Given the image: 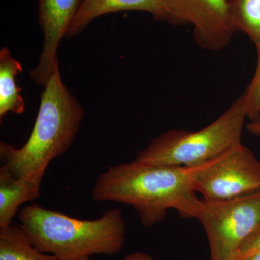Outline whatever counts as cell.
Listing matches in <instances>:
<instances>
[{
    "mask_svg": "<svg viewBox=\"0 0 260 260\" xmlns=\"http://www.w3.org/2000/svg\"><path fill=\"white\" fill-rule=\"evenodd\" d=\"M195 42L203 49L220 51L235 32L228 0H177Z\"/></svg>",
    "mask_w": 260,
    "mask_h": 260,
    "instance_id": "cell-8",
    "label": "cell"
},
{
    "mask_svg": "<svg viewBox=\"0 0 260 260\" xmlns=\"http://www.w3.org/2000/svg\"><path fill=\"white\" fill-rule=\"evenodd\" d=\"M40 185L15 177L5 166L0 167V228L13 223L20 205L39 198Z\"/></svg>",
    "mask_w": 260,
    "mask_h": 260,
    "instance_id": "cell-10",
    "label": "cell"
},
{
    "mask_svg": "<svg viewBox=\"0 0 260 260\" xmlns=\"http://www.w3.org/2000/svg\"><path fill=\"white\" fill-rule=\"evenodd\" d=\"M0 260H59L38 250L21 225L14 223L0 228Z\"/></svg>",
    "mask_w": 260,
    "mask_h": 260,
    "instance_id": "cell-12",
    "label": "cell"
},
{
    "mask_svg": "<svg viewBox=\"0 0 260 260\" xmlns=\"http://www.w3.org/2000/svg\"><path fill=\"white\" fill-rule=\"evenodd\" d=\"M248 131L253 135H260V119L250 121L246 126Z\"/></svg>",
    "mask_w": 260,
    "mask_h": 260,
    "instance_id": "cell-17",
    "label": "cell"
},
{
    "mask_svg": "<svg viewBox=\"0 0 260 260\" xmlns=\"http://www.w3.org/2000/svg\"><path fill=\"white\" fill-rule=\"evenodd\" d=\"M260 253V223L239 246L234 260H243Z\"/></svg>",
    "mask_w": 260,
    "mask_h": 260,
    "instance_id": "cell-15",
    "label": "cell"
},
{
    "mask_svg": "<svg viewBox=\"0 0 260 260\" xmlns=\"http://www.w3.org/2000/svg\"><path fill=\"white\" fill-rule=\"evenodd\" d=\"M20 225L38 250L59 260L114 255L125 242L126 223L119 209H109L95 220H80L40 205L24 207Z\"/></svg>",
    "mask_w": 260,
    "mask_h": 260,
    "instance_id": "cell-3",
    "label": "cell"
},
{
    "mask_svg": "<svg viewBox=\"0 0 260 260\" xmlns=\"http://www.w3.org/2000/svg\"><path fill=\"white\" fill-rule=\"evenodd\" d=\"M80 260H90L89 258H84ZM122 260H155L153 256L150 255V254H147V253L140 252H134L133 254H128Z\"/></svg>",
    "mask_w": 260,
    "mask_h": 260,
    "instance_id": "cell-16",
    "label": "cell"
},
{
    "mask_svg": "<svg viewBox=\"0 0 260 260\" xmlns=\"http://www.w3.org/2000/svg\"><path fill=\"white\" fill-rule=\"evenodd\" d=\"M233 26L249 37L260 58V0H228Z\"/></svg>",
    "mask_w": 260,
    "mask_h": 260,
    "instance_id": "cell-13",
    "label": "cell"
},
{
    "mask_svg": "<svg viewBox=\"0 0 260 260\" xmlns=\"http://www.w3.org/2000/svg\"><path fill=\"white\" fill-rule=\"evenodd\" d=\"M242 95L245 103L248 119L250 121L255 120L260 112V58L257 59L254 76Z\"/></svg>",
    "mask_w": 260,
    "mask_h": 260,
    "instance_id": "cell-14",
    "label": "cell"
},
{
    "mask_svg": "<svg viewBox=\"0 0 260 260\" xmlns=\"http://www.w3.org/2000/svg\"><path fill=\"white\" fill-rule=\"evenodd\" d=\"M202 200L198 220L208 237L210 260H234L239 246L260 223V192L221 201Z\"/></svg>",
    "mask_w": 260,
    "mask_h": 260,
    "instance_id": "cell-5",
    "label": "cell"
},
{
    "mask_svg": "<svg viewBox=\"0 0 260 260\" xmlns=\"http://www.w3.org/2000/svg\"><path fill=\"white\" fill-rule=\"evenodd\" d=\"M38 16L44 40L38 64L30 73L34 83L45 87L56 64L57 50L73 19L85 0H37Z\"/></svg>",
    "mask_w": 260,
    "mask_h": 260,
    "instance_id": "cell-7",
    "label": "cell"
},
{
    "mask_svg": "<svg viewBox=\"0 0 260 260\" xmlns=\"http://www.w3.org/2000/svg\"><path fill=\"white\" fill-rule=\"evenodd\" d=\"M243 260H260V253H257V254H254V255L248 256V257Z\"/></svg>",
    "mask_w": 260,
    "mask_h": 260,
    "instance_id": "cell-18",
    "label": "cell"
},
{
    "mask_svg": "<svg viewBox=\"0 0 260 260\" xmlns=\"http://www.w3.org/2000/svg\"><path fill=\"white\" fill-rule=\"evenodd\" d=\"M260 119V112H259V116H258L257 119ZM255 120H256V119H255Z\"/></svg>",
    "mask_w": 260,
    "mask_h": 260,
    "instance_id": "cell-19",
    "label": "cell"
},
{
    "mask_svg": "<svg viewBox=\"0 0 260 260\" xmlns=\"http://www.w3.org/2000/svg\"><path fill=\"white\" fill-rule=\"evenodd\" d=\"M247 113L242 95L216 120L198 131L171 129L151 140L135 161L151 166L191 167L210 161L242 143Z\"/></svg>",
    "mask_w": 260,
    "mask_h": 260,
    "instance_id": "cell-4",
    "label": "cell"
},
{
    "mask_svg": "<svg viewBox=\"0 0 260 260\" xmlns=\"http://www.w3.org/2000/svg\"><path fill=\"white\" fill-rule=\"evenodd\" d=\"M20 61L13 58L8 47L0 50V119L8 112L23 114L25 103L21 95V88L16 84L18 73L23 71Z\"/></svg>",
    "mask_w": 260,
    "mask_h": 260,
    "instance_id": "cell-11",
    "label": "cell"
},
{
    "mask_svg": "<svg viewBox=\"0 0 260 260\" xmlns=\"http://www.w3.org/2000/svg\"><path fill=\"white\" fill-rule=\"evenodd\" d=\"M209 162L167 167L133 160L112 166L98 177L92 198L97 202L129 205L146 228L162 222L171 209L177 210L183 218L198 220L203 202L195 189V179Z\"/></svg>",
    "mask_w": 260,
    "mask_h": 260,
    "instance_id": "cell-1",
    "label": "cell"
},
{
    "mask_svg": "<svg viewBox=\"0 0 260 260\" xmlns=\"http://www.w3.org/2000/svg\"><path fill=\"white\" fill-rule=\"evenodd\" d=\"M203 200L221 201L260 192V162L242 143L212 160L197 175Z\"/></svg>",
    "mask_w": 260,
    "mask_h": 260,
    "instance_id": "cell-6",
    "label": "cell"
},
{
    "mask_svg": "<svg viewBox=\"0 0 260 260\" xmlns=\"http://www.w3.org/2000/svg\"><path fill=\"white\" fill-rule=\"evenodd\" d=\"M44 88L26 143L20 148L0 143L3 166L15 177L40 186L48 166L73 145L84 118L81 104L63 83L59 63Z\"/></svg>",
    "mask_w": 260,
    "mask_h": 260,
    "instance_id": "cell-2",
    "label": "cell"
},
{
    "mask_svg": "<svg viewBox=\"0 0 260 260\" xmlns=\"http://www.w3.org/2000/svg\"><path fill=\"white\" fill-rule=\"evenodd\" d=\"M127 10L146 12L155 20L174 25L186 24L177 0H85L73 19L66 38L80 35L102 15Z\"/></svg>",
    "mask_w": 260,
    "mask_h": 260,
    "instance_id": "cell-9",
    "label": "cell"
}]
</instances>
